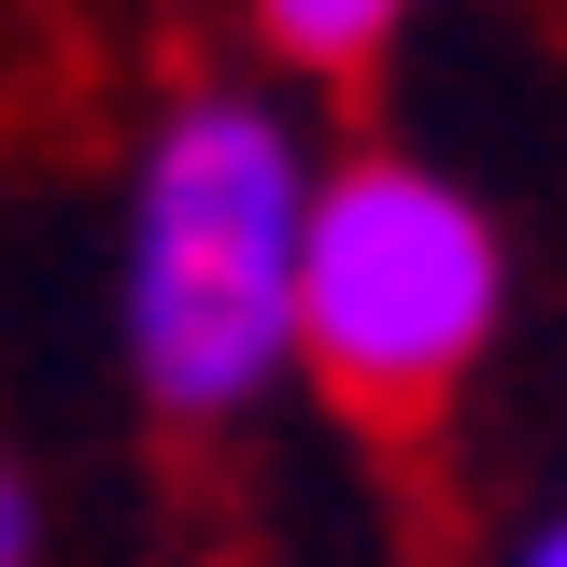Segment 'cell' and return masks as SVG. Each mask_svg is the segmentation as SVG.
<instances>
[{"label":"cell","instance_id":"6da1fadb","mask_svg":"<svg viewBox=\"0 0 567 567\" xmlns=\"http://www.w3.org/2000/svg\"><path fill=\"white\" fill-rule=\"evenodd\" d=\"M327 142L284 85H171L114 185V369L171 440H227L298 383V227Z\"/></svg>","mask_w":567,"mask_h":567},{"label":"cell","instance_id":"7a4b0ae2","mask_svg":"<svg viewBox=\"0 0 567 567\" xmlns=\"http://www.w3.org/2000/svg\"><path fill=\"white\" fill-rule=\"evenodd\" d=\"M511 227L412 142H327L298 227V383L354 440H440L511 341Z\"/></svg>","mask_w":567,"mask_h":567},{"label":"cell","instance_id":"3957f363","mask_svg":"<svg viewBox=\"0 0 567 567\" xmlns=\"http://www.w3.org/2000/svg\"><path fill=\"white\" fill-rule=\"evenodd\" d=\"M425 0H241V43L284 71V85H369V71L412 43Z\"/></svg>","mask_w":567,"mask_h":567},{"label":"cell","instance_id":"277c9868","mask_svg":"<svg viewBox=\"0 0 567 567\" xmlns=\"http://www.w3.org/2000/svg\"><path fill=\"white\" fill-rule=\"evenodd\" d=\"M0 567H43V483H29V454H0Z\"/></svg>","mask_w":567,"mask_h":567},{"label":"cell","instance_id":"5b68a950","mask_svg":"<svg viewBox=\"0 0 567 567\" xmlns=\"http://www.w3.org/2000/svg\"><path fill=\"white\" fill-rule=\"evenodd\" d=\"M496 567H567V496H539V511L496 539Z\"/></svg>","mask_w":567,"mask_h":567}]
</instances>
